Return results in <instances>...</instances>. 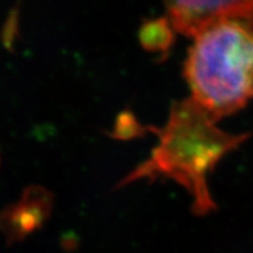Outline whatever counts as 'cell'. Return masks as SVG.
Returning a JSON list of instances; mask_svg holds the SVG:
<instances>
[{
    "label": "cell",
    "mask_w": 253,
    "mask_h": 253,
    "mask_svg": "<svg viewBox=\"0 0 253 253\" xmlns=\"http://www.w3.org/2000/svg\"><path fill=\"white\" fill-rule=\"evenodd\" d=\"M184 75L191 99L213 120L253 99V20H227L195 38Z\"/></svg>",
    "instance_id": "cell-1"
},
{
    "label": "cell",
    "mask_w": 253,
    "mask_h": 253,
    "mask_svg": "<svg viewBox=\"0 0 253 253\" xmlns=\"http://www.w3.org/2000/svg\"><path fill=\"white\" fill-rule=\"evenodd\" d=\"M167 6L172 27L195 38L224 21L253 20V1H173Z\"/></svg>",
    "instance_id": "cell-3"
},
{
    "label": "cell",
    "mask_w": 253,
    "mask_h": 253,
    "mask_svg": "<svg viewBox=\"0 0 253 253\" xmlns=\"http://www.w3.org/2000/svg\"><path fill=\"white\" fill-rule=\"evenodd\" d=\"M142 40L151 49L167 48L171 40V32L167 20H158L149 23L142 31Z\"/></svg>",
    "instance_id": "cell-4"
},
{
    "label": "cell",
    "mask_w": 253,
    "mask_h": 253,
    "mask_svg": "<svg viewBox=\"0 0 253 253\" xmlns=\"http://www.w3.org/2000/svg\"><path fill=\"white\" fill-rule=\"evenodd\" d=\"M249 134L232 135L217 128L214 121L192 99L176 104L170 121L161 131V145L154 157L131 177L164 173L182 183L195 198L196 213L214 209L207 184L208 172L229 151L246 141Z\"/></svg>",
    "instance_id": "cell-2"
}]
</instances>
